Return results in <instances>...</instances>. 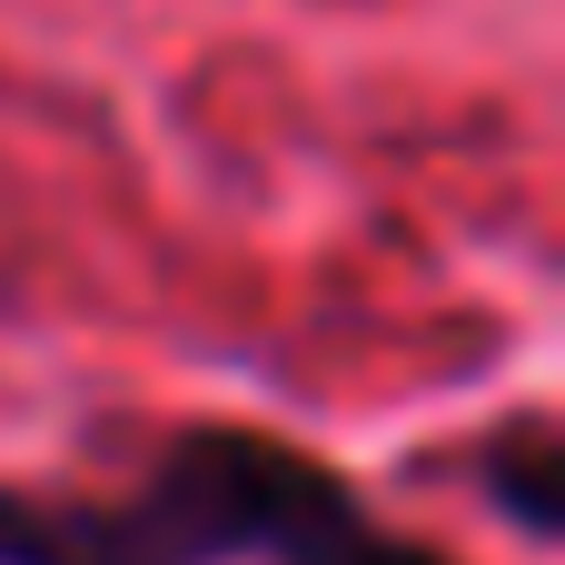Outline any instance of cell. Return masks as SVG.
<instances>
[{
	"label": "cell",
	"mask_w": 565,
	"mask_h": 565,
	"mask_svg": "<svg viewBox=\"0 0 565 565\" xmlns=\"http://www.w3.org/2000/svg\"><path fill=\"white\" fill-rule=\"evenodd\" d=\"M0 565H447V556L417 536H387L338 467H318L258 427H179L129 497L0 487Z\"/></svg>",
	"instance_id": "obj_1"
}]
</instances>
